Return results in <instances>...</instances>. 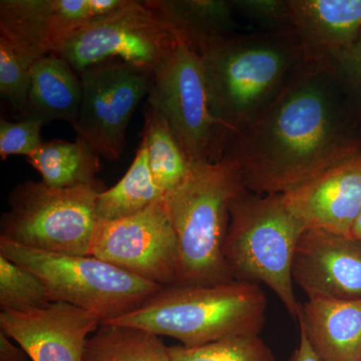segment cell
Masks as SVG:
<instances>
[{
  "label": "cell",
  "mask_w": 361,
  "mask_h": 361,
  "mask_svg": "<svg viewBox=\"0 0 361 361\" xmlns=\"http://www.w3.org/2000/svg\"><path fill=\"white\" fill-rule=\"evenodd\" d=\"M361 156V135L329 63H305L222 157L247 191L282 195Z\"/></svg>",
  "instance_id": "cell-1"
},
{
  "label": "cell",
  "mask_w": 361,
  "mask_h": 361,
  "mask_svg": "<svg viewBox=\"0 0 361 361\" xmlns=\"http://www.w3.org/2000/svg\"><path fill=\"white\" fill-rule=\"evenodd\" d=\"M221 158L233 137L262 115L305 65L293 30L233 33L200 54Z\"/></svg>",
  "instance_id": "cell-2"
},
{
  "label": "cell",
  "mask_w": 361,
  "mask_h": 361,
  "mask_svg": "<svg viewBox=\"0 0 361 361\" xmlns=\"http://www.w3.org/2000/svg\"><path fill=\"white\" fill-rule=\"evenodd\" d=\"M266 296L258 284L165 286L129 314L104 322L135 327L197 348L244 336H259L265 322Z\"/></svg>",
  "instance_id": "cell-3"
},
{
  "label": "cell",
  "mask_w": 361,
  "mask_h": 361,
  "mask_svg": "<svg viewBox=\"0 0 361 361\" xmlns=\"http://www.w3.org/2000/svg\"><path fill=\"white\" fill-rule=\"evenodd\" d=\"M238 169L229 159L191 164L185 180L164 197L180 253L183 285L235 281L224 245L230 205L247 193Z\"/></svg>",
  "instance_id": "cell-4"
},
{
  "label": "cell",
  "mask_w": 361,
  "mask_h": 361,
  "mask_svg": "<svg viewBox=\"0 0 361 361\" xmlns=\"http://www.w3.org/2000/svg\"><path fill=\"white\" fill-rule=\"evenodd\" d=\"M229 213L224 255L233 279L266 285L298 320L301 304L292 267L305 226L282 195L243 194L232 202Z\"/></svg>",
  "instance_id": "cell-5"
},
{
  "label": "cell",
  "mask_w": 361,
  "mask_h": 361,
  "mask_svg": "<svg viewBox=\"0 0 361 361\" xmlns=\"http://www.w3.org/2000/svg\"><path fill=\"white\" fill-rule=\"evenodd\" d=\"M0 255L37 274L54 302L96 313L103 323L129 314L164 288L94 256L37 250L4 237Z\"/></svg>",
  "instance_id": "cell-6"
},
{
  "label": "cell",
  "mask_w": 361,
  "mask_h": 361,
  "mask_svg": "<svg viewBox=\"0 0 361 361\" xmlns=\"http://www.w3.org/2000/svg\"><path fill=\"white\" fill-rule=\"evenodd\" d=\"M103 184L54 188L28 180L13 188L0 221V237L37 250L90 256Z\"/></svg>",
  "instance_id": "cell-7"
},
{
  "label": "cell",
  "mask_w": 361,
  "mask_h": 361,
  "mask_svg": "<svg viewBox=\"0 0 361 361\" xmlns=\"http://www.w3.org/2000/svg\"><path fill=\"white\" fill-rule=\"evenodd\" d=\"M147 106L168 126L190 163L221 159L200 54L178 42L157 66Z\"/></svg>",
  "instance_id": "cell-8"
},
{
  "label": "cell",
  "mask_w": 361,
  "mask_h": 361,
  "mask_svg": "<svg viewBox=\"0 0 361 361\" xmlns=\"http://www.w3.org/2000/svg\"><path fill=\"white\" fill-rule=\"evenodd\" d=\"M178 42L147 0H127L68 40L59 54L80 75L114 59L153 73Z\"/></svg>",
  "instance_id": "cell-9"
},
{
  "label": "cell",
  "mask_w": 361,
  "mask_h": 361,
  "mask_svg": "<svg viewBox=\"0 0 361 361\" xmlns=\"http://www.w3.org/2000/svg\"><path fill=\"white\" fill-rule=\"evenodd\" d=\"M80 77L82 104L73 126L77 137L101 158L118 160L130 118L149 94L153 73L114 59L90 66Z\"/></svg>",
  "instance_id": "cell-10"
},
{
  "label": "cell",
  "mask_w": 361,
  "mask_h": 361,
  "mask_svg": "<svg viewBox=\"0 0 361 361\" xmlns=\"http://www.w3.org/2000/svg\"><path fill=\"white\" fill-rule=\"evenodd\" d=\"M90 256L161 286L177 284L179 245L164 199L130 217L99 220Z\"/></svg>",
  "instance_id": "cell-11"
},
{
  "label": "cell",
  "mask_w": 361,
  "mask_h": 361,
  "mask_svg": "<svg viewBox=\"0 0 361 361\" xmlns=\"http://www.w3.org/2000/svg\"><path fill=\"white\" fill-rule=\"evenodd\" d=\"M127 0H1L0 37L32 61L56 54Z\"/></svg>",
  "instance_id": "cell-12"
},
{
  "label": "cell",
  "mask_w": 361,
  "mask_h": 361,
  "mask_svg": "<svg viewBox=\"0 0 361 361\" xmlns=\"http://www.w3.org/2000/svg\"><path fill=\"white\" fill-rule=\"evenodd\" d=\"M102 323L96 313L61 301L25 312H0V329L32 361H82L85 342Z\"/></svg>",
  "instance_id": "cell-13"
},
{
  "label": "cell",
  "mask_w": 361,
  "mask_h": 361,
  "mask_svg": "<svg viewBox=\"0 0 361 361\" xmlns=\"http://www.w3.org/2000/svg\"><path fill=\"white\" fill-rule=\"evenodd\" d=\"M292 276L308 298L361 299V240L306 230L297 245Z\"/></svg>",
  "instance_id": "cell-14"
},
{
  "label": "cell",
  "mask_w": 361,
  "mask_h": 361,
  "mask_svg": "<svg viewBox=\"0 0 361 361\" xmlns=\"http://www.w3.org/2000/svg\"><path fill=\"white\" fill-rule=\"evenodd\" d=\"M282 198L306 230L351 236L361 214V156L329 169Z\"/></svg>",
  "instance_id": "cell-15"
},
{
  "label": "cell",
  "mask_w": 361,
  "mask_h": 361,
  "mask_svg": "<svg viewBox=\"0 0 361 361\" xmlns=\"http://www.w3.org/2000/svg\"><path fill=\"white\" fill-rule=\"evenodd\" d=\"M306 63H329L361 32V0H289Z\"/></svg>",
  "instance_id": "cell-16"
},
{
  "label": "cell",
  "mask_w": 361,
  "mask_h": 361,
  "mask_svg": "<svg viewBox=\"0 0 361 361\" xmlns=\"http://www.w3.org/2000/svg\"><path fill=\"white\" fill-rule=\"evenodd\" d=\"M297 322L323 361H361V299L308 298Z\"/></svg>",
  "instance_id": "cell-17"
},
{
  "label": "cell",
  "mask_w": 361,
  "mask_h": 361,
  "mask_svg": "<svg viewBox=\"0 0 361 361\" xmlns=\"http://www.w3.org/2000/svg\"><path fill=\"white\" fill-rule=\"evenodd\" d=\"M77 73L59 54H49L35 61L25 118L39 120L44 126L54 121L75 125L82 97V80Z\"/></svg>",
  "instance_id": "cell-18"
},
{
  "label": "cell",
  "mask_w": 361,
  "mask_h": 361,
  "mask_svg": "<svg viewBox=\"0 0 361 361\" xmlns=\"http://www.w3.org/2000/svg\"><path fill=\"white\" fill-rule=\"evenodd\" d=\"M176 39L201 54L209 44L236 33L234 7L228 0H147Z\"/></svg>",
  "instance_id": "cell-19"
},
{
  "label": "cell",
  "mask_w": 361,
  "mask_h": 361,
  "mask_svg": "<svg viewBox=\"0 0 361 361\" xmlns=\"http://www.w3.org/2000/svg\"><path fill=\"white\" fill-rule=\"evenodd\" d=\"M101 156L84 140H63L42 142L32 156L26 158L39 171L42 182L54 188H71L90 184L101 171Z\"/></svg>",
  "instance_id": "cell-20"
},
{
  "label": "cell",
  "mask_w": 361,
  "mask_h": 361,
  "mask_svg": "<svg viewBox=\"0 0 361 361\" xmlns=\"http://www.w3.org/2000/svg\"><path fill=\"white\" fill-rule=\"evenodd\" d=\"M165 194L157 186L149 169L148 149L140 144L129 170L115 186L104 189L97 201L99 221H115L141 212L163 200Z\"/></svg>",
  "instance_id": "cell-21"
},
{
  "label": "cell",
  "mask_w": 361,
  "mask_h": 361,
  "mask_svg": "<svg viewBox=\"0 0 361 361\" xmlns=\"http://www.w3.org/2000/svg\"><path fill=\"white\" fill-rule=\"evenodd\" d=\"M82 361H170V353L152 332L102 323L85 342Z\"/></svg>",
  "instance_id": "cell-22"
},
{
  "label": "cell",
  "mask_w": 361,
  "mask_h": 361,
  "mask_svg": "<svg viewBox=\"0 0 361 361\" xmlns=\"http://www.w3.org/2000/svg\"><path fill=\"white\" fill-rule=\"evenodd\" d=\"M142 140L148 149L149 169L164 194L173 191L191 168L184 151L163 121L146 106Z\"/></svg>",
  "instance_id": "cell-23"
},
{
  "label": "cell",
  "mask_w": 361,
  "mask_h": 361,
  "mask_svg": "<svg viewBox=\"0 0 361 361\" xmlns=\"http://www.w3.org/2000/svg\"><path fill=\"white\" fill-rule=\"evenodd\" d=\"M54 302L49 289L32 271L0 255V308L25 312Z\"/></svg>",
  "instance_id": "cell-24"
},
{
  "label": "cell",
  "mask_w": 361,
  "mask_h": 361,
  "mask_svg": "<svg viewBox=\"0 0 361 361\" xmlns=\"http://www.w3.org/2000/svg\"><path fill=\"white\" fill-rule=\"evenodd\" d=\"M170 361H275L259 336L230 337L197 348L170 346Z\"/></svg>",
  "instance_id": "cell-25"
},
{
  "label": "cell",
  "mask_w": 361,
  "mask_h": 361,
  "mask_svg": "<svg viewBox=\"0 0 361 361\" xmlns=\"http://www.w3.org/2000/svg\"><path fill=\"white\" fill-rule=\"evenodd\" d=\"M33 63L0 37V94L23 114L30 94Z\"/></svg>",
  "instance_id": "cell-26"
},
{
  "label": "cell",
  "mask_w": 361,
  "mask_h": 361,
  "mask_svg": "<svg viewBox=\"0 0 361 361\" xmlns=\"http://www.w3.org/2000/svg\"><path fill=\"white\" fill-rule=\"evenodd\" d=\"M348 111L361 135V32L329 61Z\"/></svg>",
  "instance_id": "cell-27"
},
{
  "label": "cell",
  "mask_w": 361,
  "mask_h": 361,
  "mask_svg": "<svg viewBox=\"0 0 361 361\" xmlns=\"http://www.w3.org/2000/svg\"><path fill=\"white\" fill-rule=\"evenodd\" d=\"M235 13L259 26L261 32L293 30L289 0H231Z\"/></svg>",
  "instance_id": "cell-28"
},
{
  "label": "cell",
  "mask_w": 361,
  "mask_h": 361,
  "mask_svg": "<svg viewBox=\"0 0 361 361\" xmlns=\"http://www.w3.org/2000/svg\"><path fill=\"white\" fill-rule=\"evenodd\" d=\"M44 123L35 118H25L20 122L0 120V157L6 160L9 156H32L42 145Z\"/></svg>",
  "instance_id": "cell-29"
},
{
  "label": "cell",
  "mask_w": 361,
  "mask_h": 361,
  "mask_svg": "<svg viewBox=\"0 0 361 361\" xmlns=\"http://www.w3.org/2000/svg\"><path fill=\"white\" fill-rule=\"evenodd\" d=\"M25 349L16 345L13 339L0 330V361H28Z\"/></svg>",
  "instance_id": "cell-30"
},
{
  "label": "cell",
  "mask_w": 361,
  "mask_h": 361,
  "mask_svg": "<svg viewBox=\"0 0 361 361\" xmlns=\"http://www.w3.org/2000/svg\"><path fill=\"white\" fill-rule=\"evenodd\" d=\"M289 361H323L311 346L302 329H300V341H299L298 348L292 353Z\"/></svg>",
  "instance_id": "cell-31"
},
{
  "label": "cell",
  "mask_w": 361,
  "mask_h": 361,
  "mask_svg": "<svg viewBox=\"0 0 361 361\" xmlns=\"http://www.w3.org/2000/svg\"><path fill=\"white\" fill-rule=\"evenodd\" d=\"M351 236L355 237L356 239L361 240V214L358 219L356 220L355 226H353Z\"/></svg>",
  "instance_id": "cell-32"
}]
</instances>
